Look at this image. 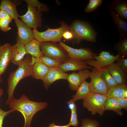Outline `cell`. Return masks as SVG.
Here are the masks:
<instances>
[{
  "mask_svg": "<svg viewBox=\"0 0 127 127\" xmlns=\"http://www.w3.org/2000/svg\"><path fill=\"white\" fill-rule=\"evenodd\" d=\"M40 48L44 55L61 63L69 58L66 51L56 42H40Z\"/></svg>",
  "mask_w": 127,
  "mask_h": 127,
  "instance_id": "obj_6",
  "label": "cell"
},
{
  "mask_svg": "<svg viewBox=\"0 0 127 127\" xmlns=\"http://www.w3.org/2000/svg\"><path fill=\"white\" fill-rule=\"evenodd\" d=\"M122 109L117 99L107 97L105 105V111L112 110L121 116L123 114L121 111Z\"/></svg>",
  "mask_w": 127,
  "mask_h": 127,
  "instance_id": "obj_24",
  "label": "cell"
},
{
  "mask_svg": "<svg viewBox=\"0 0 127 127\" xmlns=\"http://www.w3.org/2000/svg\"><path fill=\"white\" fill-rule=\"evenodd\" d=\"M27 54L23 61L14 71L10 73L8 79L7 92L8 98L5 103H8L14 98V94L17 85L21 80L32 76L33 74V65L35 63L31 56Z\"/></svg>",
  "mask_w": 127,
  "mask_h": 127,
  "instance_id": "obj_2",
  "label": "cell"
},
{
  "mask_svg": "<svg viewBox=\"0 0 127 127\" xmlns=\"http://www.w3.org/2000/svg\"><path fill=\"white\" fill-rule=\"evenodd\" d=\"M62 37L66 40H72L73 38V36L72 33L70 30H68L64 32Z\"/></svg>",
  "mask_w": 127,
  "mask_h": 127,
  "instance_id": "obj_37",
  "label": "cell"
},
{
  "mask_svg": "<svg viewBox=\"0 0 127 127\" xmlns=\"http://www.w3.org/2000/svg\"><path fill=\"white\" fill-rule=\"evenodd\" d=\"M48 127H71L68 124L64 126H59L56 125L55 123L53 122L50 124L49 125Z\"/></svg>",
  "mask_w": 127,
  "mask_h": 127,
  "instance_id": "obj_40",
  "label": "cell"
},
{
  "mask_svg": "<svg viewBox=\"0 0 127 127\" xmlns=\"http://www.w3.org/2000/svg\"><path fill=\"white\" fill-rule=\"evenodd\" d=\"M11 109L20 112L24 117V123L23 127H31L32 119L38 111L46 108L48 104L45 102H37L29 99L23 94L18 99L15 98L8 104Z\"/></svg>",
  "mask_w": 127,
  "mask_h": 127,
  "instance_id": "obj_1",
  "label": "cell"
},
{
  "mask_svg": "<svg viewBox=\"0 0 127 127\" xmlns=\"http://www.w3.org/2000/svg\"><path fill=\"white\" fill-rule=\"evenodd\" d=\"M106 95L92 92L83 99V105L92 115L98 114L101 116L105 111Z\"/></svg>",
  "mask_w": 127,
  "mask_h": 127,
  "instance_id": "obj_5",
  "label": "cell"
},
{
  "mask_svg": "<svg viewBox=\"0 0 127 127\" xmlns=\"http://www.w3.org/2000/svg\"><path fill=\"white\" fill-rule=\"evenodd\" d=\"M61 26L56 29L47 27V30L44 32H40L35 28L33 29L34 38L40 42L51 41L60 42L61 41L63 35L65 31L70 30V26L64 21L60 22Z\"/></svg>",
  "mask_w": 127,
  "mask_h": 127,
  "instance_id": "obj_4",
  "label": "cell"
},
{
  "mask_svg": "<svg viewBox=\"0 0 127 127\" xmlns=\"http://www.w3.org/2000/svg\"><path fill=\"white\" fill-rule=\"evenodd\" d=\"M89 77L91 79L89 84L91 92L106 95L108 88L100 76L99 69L92 68Z\"/></svg>",
  "mask_w": 127,
  "mask_h": 127,
  "instance_id": "obj_10",
  "label": "cell"
},
{
  "mask_svg": "<svg viewBox=\"0 0 127 127\" xmlns=\"http://www.w3.org/2000/svg\"><path fill=\"white\" fill-rule=\"evenodd\" d=\"M3 80V78L1 76H0V84L2 83Z\"/></svg>",
  "mask_w": 127,
  "mask_h": 127,
  "instance_id": "obj_42",
  "label": "cell"
},
{
  "mask_svg": "<svg viewBox=\"0 0 127 127\" xmlns=\"http://www.w3.org/2000/svg\"><path fill=\"white\" fill-rule=\"evenodd\" d=\"M4 91L1 88H0V98L3 95Z\"/></svg>",
  "mask_w": 127,
  "mask_h": 127,
  "instance_id": "obj_41",
  "label": "cell"
},
{
  "mask_svg": "<svg viewBox=\"0 0 127 127\" xmlns=\"http://www.w3.org/2000/svg\"><path fill=\"white\" fill-rule=\"evenodd\" d=\"M42 12L38 11L33 6L28 4V10L24 15H19L21 20L31 29L41 27L42 20Z\"/></svg>",
  "mask_w": 127,
  "mask_h": 127,
  "instance_id": "obj_7",
  "label": "cell"
},
{
  "mask_svg": "<svg viewBox=\"0 0 127 127\" xmlns=\"http://www.w3.org/2000/svg\"><path fill=\"white\" fill-rule=\"evenodd\" d=\"M115 12L121 18L123 19H127V4L124 2H117L115 6Z\"/></svg>",
  "mask_w": 127,
  "mask_h": 127,
  "instance_id": "obj_27",
  "label": "cell"
},
{
  "mask_svg": "<svg viewBox=\"0 0 127 127\" xmlns=\"http://www.w3.org/2000/svg\"><path fill=\"white\" fill-rule=\"evenodd\" d=\"M100 125L97 120L86 118L82 119L81 127H99Z\"/></svg>",
  "mask_w": 127,
  "mask_h": 127,
  "instance_id": "obj_31",
  "label": "cell"
},
{
  "mask_svg": "<svg viewBox=\"0 0 127 127\" xmlns=\"http://www.w3.org/2000/svg\"><path fill=\"white\" fill-rule=\"evenodd\" d=\"M15 20L18 30L17 36L16 40L17 43L24 45L34 38L31 29L18 18Z\"/></svg>",
  "mask_w": 127,
  "mask_h": 127,
  "instance_id": "obj_11",
  "label": "cell"
},
{
  "mask_svg": "<svg viewBox=\"0 0 127 127\" xmlns=\"http://www.w3.org/2000/svg\"><path fill=\"white\" fill-rule=\"evenodd\" d=\"M12 19L11 18H7L0 20V30L5 32L10 30L11 28L9 27V24L12 22Z\"/></svg>",
  "mask_w": 127,
  "mask_h": 127,
  "instance_id": "obj_32",
  "label": "cell"
},
{
  "mask_svg": "<svg viewBox=\"0 0 127 127\" xmlns=\"http://www.w3.org/2000/svg\"><path fill=\"white\" fill-rule=\"evenodd\" d=\"M10 17V16L7 12L3 10H0V20L4 18Z\"/></svg>",
  "mask_w": 127,
  "mask_h": 127,
  "instance_id": "obj_39",
  "label": "cell"
},
{
  "mask_svg": "<svg viewBox=\"0 0 127 127\" xmlns=\"http://www.w3.org/2000/svg\"><path fill=\"white\" fill-rule=\"evenodd\" d=\"M68 105V107L71 111L77 108L76 105L75 104V102L72 99H70L69 101L67 102Z\"/></svg>",
  "mask_w": 127,
  "mask_h": 127,
  "instance_id": "obj_38",
  "label": "cell"
},
{
  "mask_svg": "<svg viewBox=\"0 0 127 127\" xmlns=\"http://www.w3.org/2000/svg\"><path fill=\"white\" fill-rule=\"evenodd\" d=\"M71 111V117L68 124L70 126H73L75 127H77L79 124V122L78 119L77 108Z\"/></svg>",
  "mask_w": 127,
  "mask_h": 127,
  "instance_id": "obj_33",
  "label": "cell"
},
{
  "mask_svg": "<svg viewBox=\"0 0 127 127\" xmlns=\"http://www.w3.org/2000/svg\"><path fill=\"white\" fill-rule=\"evenodd\" d=\"M69 74L62 71L58 67L50 68L42 81L46 90L56 81L60 79H67Z\"/></svg>",
  "mask_w": 127,
  "mask_h": 127,
  "instance_id": "obj_13",
  "label": "cell"
},
{
  "mask_svg": "<svg viewBox=\"0 0 127 127\" xmlns=\"http://www.w3.org/2000/svg\"><path fill=\"white\" fill-rule=\"evenodd\" d=\"M36 58V60L40 62L49 68L58 67L62 63L44 55L38 58Z\"/></svg>",
  "mask_w": 127,
  "mask_h": 127,
  "instance_id": "obj_26",
  "label": "cell"
},
{
  "mask_svg": "<svg viewBox=\"0 0 127 127\" xmlns=\"http://www.w3.org/2000/svg\"><path fill=\"white\" fill-rule=\"evenodd\" d=\"M126 91H127L126 84L119 85L108 88L106 95L108 98L118 99L124 98V94Z\"/></svg>",
  "mask_w": 127,
  "mask_h": 127,
  "instance_id": "obj_21",
  "label": "cell"
},
{
  "mask_svg": "<svg viewBox=\"0 0 127 127\" xmlns=\"http://www.w3.org/2000/svg\"><path fill=\"white\" fill-rule=\"evenodd\" d=\"M102 0H90L87 6L85 11L87 12H91L96 9L102 4Z\"/></svg>",
  "mask_w": 127,
  "mask_h": 127,
  "instance_id": "obj_30",
  "label": "cell"
},
{
  "mask_svg": "<svg viewBox=\"0 0 127 127\" xmlns=\"http://www.w3.org/2000/svg\"><path fill=\"white\" fill-rule=\"evenodd\" d=\"M59 67L64 72L70 71H80L83 69H92L93 68L88 66L85 61L69 58L62 63Z\"/></svg>",
  "mask_w": 127,
  "mask_h": 127,
  "instance_id": "obj_14",
  "label": "cell"
},
{
  "mask_svg": "<svg viewBox=\"0 0 127 127\" xmlns=\"http://www.w3.org/2000/svg\"><path fill=\"white\" fill-rule=\"evenodd\" d=\"M90 71L87 69H83L76 73L69 74L67 79L69 83V87L72 91H75L87 78L89 77Z\"/></svg>",
  "mask_w": 127,
  "mask_h": 127,
  "instance_id": "obj_12",
  "label": "cell"
},
{
  "mask_svg": "<svg viewBox=\"0 0 127 127\" xmlns=\"http://www.w3.org/2000/svg\"><path fill=\"white\" fill-rule=\"evenodd\" d=\"M33 65L32 77L35 79L42 80L50 68L36 60Z\"/></svg>",
  "mask_w": 127,
  "mask_h": 127,
  "instance_id": "obj_22",
  "label": "cell"
},
{
  "mask_svg": "<svg viewBox=\"0 0 127 127\" xmlns=\"http://www.w3.org/2000/svg\"><path fill=\"white\" fill-rule=\"evenodd\" d=\"M12 46L7 43L0 47V76L6 71L11 61Z\"/></svg>",
  "mask_w": 127,
  "mask_h": 127,
  "instance_id": "obj_15",
  "label": "cell"
},
{
  "mask_svg": "<svg viewBox=\"0 0 127 127\" xmlns=\"http://www.w3.org/2000/svg\"><path fill=\"white\" fill-rule=\"evenodd\" d=\"M120 56L119 53L114 56L110 54L109 52L103 51L99 54L94 56V59L86 61L88 65L99 69L104 67H106L116 61Z\"/></svg>",
  "mask_w": 127,
  "mask_h": 127,
  "instance_id": "obj_9",
  "label": "cell"
},
{
  "mask_svg": "<svg viewBox=\"0 0 127 127\" xmlns=\"http://www.w3.org/2000/svg\"><path fill=\"white\" fill-rule=\"evenodd\" d=\"M108 6L112 20L119 31L120 40L127 34V23L116 14L109 5Z\"/></svg>",
  "mask_w": 127,
  "mask_h": 127,
  "instance_id": "obj_18",
  "label": "cell"
},
{
  "mask_svg": "<svg viewBox=\"0 0 127 127\" xmlns=\"http://www.w3.org/2000/svg\"><path fill=\"white\" fill-rule=\"evenodd\" d=\"M106 68L115 81L119 85L126 84L127 74L116 63L114 62Z\"/></svg>",
  "mask_w": 127,
  "mask_h": 127,
  "instance_id": "obj_16",
  "label": "cell"
},
{
  "mask_svg": "<svg viewBox=\"0 0 127 127\" xmlns=\"http://www.w3.org/2000/svg\"><path fill=\"white\" fill-rule=\"evenodd\" d=\"M40 42L34 38L25 44L24 45L27 54L35 58L44 56V55L40 49Z\"/></svg>",
  "mask_w": 127,
  "mask_h": 127,
  "instance_id": "obj_20",
  "label": "cell"
},
{
  "mask_svg": "<svg viewBox=\"0 0 127 127\" xmlns=\"http://www.w3.org/2000/svg\"><path fill=\"white\" fill-rule=\"evenodd\" d=\"M17 6L15 0H1L0 10L6 12L13 20H15L18 18L19 16L16 8Z\"/></svg>",
  "mask_w": 127,
  "mask_h": 127,
  "instance_id": "obj_19",
  "label": "cell"
},
{
  "mask_svg": "<svg viewBox=\"0 0 127 127\" xmlns=\"http://www.w3.org/2000/svg\"><path fill=\"white\" fill-rule=\"evenodd\" d=\"M116 99L118 100L122 108L127 111V98H123Z\"/></svg>",
  "mask_w": 127,
  "mask_h": 127,
  "instance_id": "obj_36",
  "label": "cell"
},
{
  "mask_svg": "<svg viewBox=\"0 0 127 127\" xmlns=\"http://www.w3.org/2000/svg\"><path fill=\"white\" fill-rule=\"evenodd\" d=\"M14 111V110L12 109L8 111H5L0 108V127H3V122L5 118Z\"/></svg>",
  "mask_w": 127,
  "mask_h": 127,
  "instance_id": "obj_35",
  "label": "cell"
},
{
  "mask_svg": "<svg viewBox=\"0 0 127 127\" xmlns=\"http://www.w3.org/2000/svg\"><path fill=\"white\" fill-rule=\"evenodd\" d=\"M58 45L66 51L69 58L86 61L93 59L94 56L96 55L89 48H74L66 45L62 41L59 42Z\"/></svg>",
  "mask_w": 127,
  "mask_h": 127,
  "instance_id": "obj_8",
  "label": "cell"
},
{
  "mask_svg": "<svg viewBox=\"0 0 127 127\" xmlns=\"http://www.w3.org/2000/svg\"><path fill=\"white\" fill-rule=\"evenodd\" d=\"M115 48L119 52L120 55L127 57V38L126 36L120 40L115 46Z\"/></svg>",
  "mask_w": 127,
  "mask_h": 127,
  "instance_id": "obj_28",
  "label": "cell"
},
{
  "mask_svg": "<svg viewBox=\"0 0 127 127\" xmlns=\"http://www.w3.org/2000/svg\"><path fill=\"white\" fill-rule=\"evenodd\" d=\"M11 61L18 66L23 62L25 56L27 54L24 45L22 44L16 43L12 46Z\"/></svg>",
  "mask_w": 127,
  "mask_h": 127,
  "instance_id": "obj_17",
  "label": "cell"
},
{
  "mask_svg": "<svg viewBox=\"0 0 127 127\" xmlns=\"http://www.w3.org/2000/svg\"><path fill=\"white\" fill-rule=\"evenodd\" d=\"M70 26V30L73 35L72 40L74 43L79 44L83 40L93 42H96V33L86 22L76 20Z\"/></svg>",
  "mask_w": 127,
  "mask_h": 127,
  "instance_id": "obj_3",
  "label": "cell"
},
{
  "mask_svg": "<svg viewBox=\"0 0 127 127\" xmlns=\"http://www.w3.org/2000/svg\"><path fill=\"white\" fill-rule=\"evenodd\" d=\"M76 90V93L72 97V99L75 102L78 100L83 99L91 92L89 83L86 80L81 83Z\"/></svg>",
  "mask_w": 127,
  "mask_h": 127,
  "instance_id": "obj_23",
  "label": "cell"
},
{
  "mask_svg": "<svg viewBox=\"0 0 127 127\" xmlns=\"http://www.w3.org/2000/svg\"><path fill=\"white\" fill-rule=\"evenodd\" d=\"M99 70L100 76L108 88L119 85L115 81L106 67Z\"/></svg>",
  "mask_w": 127,
  "mask_h": 127,
  "instance_id": "obj_25",
  "label": "cell"
},
{
  "mask_svg": "<svg viewBox=\"0 0 127 127\" xmlns=\"http://www.w3.org/2000/svg\"><path fill=\"white\" fill-rule=\"evenodd\" d=\"M23 1L26 2L27 4L33 6L40 12H47L49 11V8L46 4L40 3L38 0H24Z\"/></svg>",
  "mask_w": 127,
  "mask_h": 127,
  "instance_id": "obj_29",
  "label": "cell"
},
{
  "mask_svg": "<svg viewBox=\"0 0 127 127\" xmlns=\"http://www.w3.org/2000/svg\"><path fill=\"white\" fill-rule=\"evenodd\" d=\"M117 64L126 73H127V59L123 56H119L116 61Z\"/></svg>",
  "mask_w": 127,
  "mask_h": 127,
  "instance_id": "obj_34",
  "label": "cell"
}]
</instances>
